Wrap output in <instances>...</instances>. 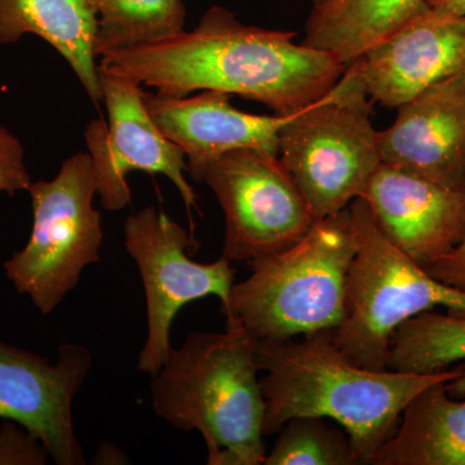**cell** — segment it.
I'll list each match as a JSON object with an SVG mask.
<instances>
[{
  "mask_svg": "<svg viewBox=\"0 0 465 465\" xmlns=\"http://www.w3.org/2000/svg\"><path fill=\"white\" fill-rule=\"evenodd\" d=\"M94 464H128L127 455L110 442H103L94 455Z\"/></svg>",
  "mask_w": 465,
  "mask_h": 465,
  "instance_id": "25",
  "label": "cell"
},
{
  "mask_svg": "<svg viewBox=\"0 0 465 465\" xmlns=\"http://www.w3.org/2000/svg\"><path fill=\"white\" fill-rule=\"evenodd\" d=\"M26 34L45 39L65 58L88 97L100 105L97 14L92 0H0V45L16 43Z\"/></svg>",
  "mask_w": 465,
  "mask_h": 465,
  "instance_id": "16",
  "label": "cell"
},
{
  "mask_svg": "<svg viewBox=\"0 0 465 465\" xmlns=\"http://www.w3.org/2000/svg\"><path fill=\"white\" fill-rule=\"evenodd\" d=\"M265 400L264 436L299 416L331 419L351 437L361 463L371 464L396 432L403 410L421 391L465 376V365L433 374L358 366L326 332L293 341H258Z\"/></svg>",
  "mask_w": 465,
  "mask_h": 465,
  "instance_id": "2",
  "label": "cell"
},
{
  "mask_svg": "<svg viewBox=\"0 0 465 465\" xmlns=\"http://www.w3.org/2000/svg\"><path fill=\"white\" fill-rule=\"evenodd\" d=\"M351 437L339 425L317 416H299L281 428L264 465H357Z\"/></svg>",
  "mask_w": 465,
  "mask_h": 465,
  "instance_id": "21",
  "label": "cell"
},
{
  "mask_svg": "<svg viewBox=\"0 0 465 465\" xmlns=\"http://www.w3.org/2000/svg\"><path fill=\"white\" fill-rule=\"evenodd\" d=\"M32 177L25 164L23 143L0 124V193L8 195L29 191Z\"/></svg>",
  "mask_w": 465,
  "mask_h": 465,
  "instance_id": "23",
  "label": "cell"
},
{
  "mask_svg": "<svg viewBox=\"0 0 465 465\" xmlns=\"http://www.w3.org/2000/svg\"><path fill=\"white\" fill-rule=\"evenodd\" d=\"M97 14L94 54L163 41L183 32V0H92Z\"/></svg>",
  "mask_w": 465,
  "mask_h": 465,
  "instance_id": "20",
  "label": "cell"
},
{
  "mask_svg": "<svg viewBox=\"0 0 465 465\" xmlns=\"http://www.w3.org/2000/svg\"><path fill=\"white\" fill-rule=\"evenodd\" d=\"M124 235L125 250L139 268L148 314V336L137 370L153 375L173 348L170 331L177 313L207 296H217L224 304L235 271L223 256L208 264L189 258L188 249L194 243L189 232L153 206L128 216Z\"/></svg>",
  "mask_w": 465,
  "mask_h": 465,
  "instance_id": "9",
  "label": "cell"
},
{
  "mask_svg": "<svg viewBox=\"0 0 465 465\" xmlns=\"http://www.w3.org/2000/svg\"><path fill=\"white\" fill-rule=\"evenodd\" d=\"M372 100L399 108L430 85L465 73V16L428 5L351 61Z\"/></svg>",
  "mask_w": 465,
  "mask_h": 465,
  "instance_id": "12",
  "label": "cell"
},
{
  "mask_svg": "<svg viewBox=\"0 0 465 465\" xmlns=\"http://www.w3.org/2000/svg\"><path fill=\"white\" fill-rule=\"evenodd\" d=\"M372 106L348 64L326 96L290 116L278 134V157L317 220L362 197L381 164Z\"/></svg>",
  "mask_w": 465,
  "mask_h": 465,
  "instance_id": "6",
  "label": "cell"
},
{
  "mask_svg": "<svg viewBox=\"0 0 465 465\" xmlns=\"http://www.w3.org/2000/svg\"><path fill=\"white\" fill-rule=\"evenodd\" d=\"M27 192L32 234L5 262V271L17 292L47 316L75 289L84 269L100 262L103 222L94 207L97 189L90 154L72 155L56 177L32 183Z\"/></svg>",
  "mask_w": 465,
  "mask_h": 465,
  "instance_id": "7",
  "label": "cell"
},
{
  "mask_svg": "<svg viewBox=\"0 0 465 465\" xmlns=\"http://www.w3.org/2000/svg\"><path fill=\"white\" fill-rule=\"evenodd\" d=\"M231 99L232 94L211 90L192 97L143 92L153 122L185 153L188 170L237 149L278 155V134L292 114H250L235 109Z\"/></svg>",
  "mask_w": 465,
  "mask_h": 465,
  "instance_id": "15",
  "label": "cell"
},
{
  "mask_svg": "<svg viewBox=\"0 0 465 465\" xmlns=\"http://www.w3.org/2000/svg\"><path fill=\"white\" fill-rule=\"evenodd\" d=\"M258 339L237 321L223 332H191L153 374L155 415L180 430H198L210 465L264 464L265 400Z\"/></svg>",
  "mask_w": 465,
  "mask_h": 465,
  "instance_id": "3",
  "label": "cell"
},
{
  "mask_svg": "<svg viewBox=\"0 0 465 465\" xmlns=\"http://www.w3.org/2000/svg\"><path fill=\"white\" fill-rule=\"evenodd\" d=\"M357 240L351 208L318 220L289 250L249 264L222 304L258 341L331 331L347 311L349 266Z\"/></svg>",
  "mask_w": 465,
  "mask_h": 465,
  "instance_id": "4",
  "label": "cell"
},
{
  "mask_svg": "<svg viewBox=\"0 0 465 465\" xmlns=\"http://www.w3.org/2000/svg\"><path fill=\"white\" fill-rule=\"evenodd\" d=\"M296 33L244 25L211 7L192 32L101 57L100 66L164 96L219 91L291 115L322 99L347 65L295 42Z\"/></svg>",
  "mask_w": 465,
  "mask_h": 465,
  "instance_id": "1",
  "label": "cell"
},
{
  "mask_svg": "<svg viewBox=\"0 0 465 465\" xmlns=\"http://www.w3.org/2000/svg\"><path fill=\"white\" fill-rule=\"evenodd\" d=\"M427 5L440 15L465 16V0H427Z\"/></svg>",
  "mask_w": 465,
  "mask_h": 465,
  "instance_id": "26",
  "label": "cell"
},
{
  "mask_svg": "<svg viewBox=\"0 0 465 465\" xmlns=\"http://www.w3.org/2000/svg\"><path fill=\"white\" fill-rule=\"evenodd\" d=\"M92 369L90 349L58 347L57 361L0 341V419L15 421L45 446L58 465L84 464L73 402Z\"/></svg>",
  "mask_w": 465,
  "mask_h": 465,
  "instance_id": "11",
  "label": "cell"
},
{
  "mask_svg": "<svg viewBox=\"0 0 465 465\" xmlns=\"http://www.w3.org/2000/svg\"><path fill=\"white\" fill-rule=\"evenodd\" d=\"M99 79L108 122L94 119L85 128L84 137L104 208L116 213L130 204L127 176L134 171L164 174L176 186L186 207L198 208L197 193L185 176V153L153 122L143 105L142 85L100 65Z\"/></svg>",
  "mask_w": 465,
  "mask_h": 465,
  "instance_id": "10",
  "label": "cell"
},
{
  "mask_svg": "<svg viewBox=\"0 0 465 465\" xmlns=\"http://www.w3.org/2000/svg\"><path fill=\"white\" fill-rule=\"evenodd\" d=\"M465 360V317L427 311L391 335L387 367L409 374H433ZM454 399L465 397V376L446 384Z\"/></svg>",
  "mask_w": 465,
  "mask_h": 465,
  "instance_id": "19",
  "label": "cell"
},
{
  "mask_svg": "<svg viewBox=\"0 0 465 465\" xmlns=\"http://www.w3.org/2000/svg\"><path fill=\"white\" fill-rule=\"evenodd\" d=\"M356 255L349 266L347 311L327 335L358 366L387 370L391 335L434 307L465 317V292L440 282L388 240L362 197L349 204Z\"/></svg>",
  "mask_w": 465,
  "mask_h": 465,
  "instance_id": "5",
  "label": "cell"
},
{
  "mask_svg": "<svg viewBox=\"0 0 465 465\" xmlns=\"http://www.w3.org/2000/svg\"><path fill=\"white\" fill-rule=\"evenodd\" d=\"M440 382L416 394L372 465H465V401Z\"/></svg>",
  "mask_w": 465,
  "mask_h": 465,
  "instance_id": "17",
  "label": "cell"
},
{
  "mask_svg": "<svg viewBox=\"0 0 465 465\" xmlns=\"http://www.w3.org/2000/svg\"><path fill=\"white\" fill-rule=\"evenodd\" d=\"M216 195L225 217L223 258L251 262L289 250L318 222L280 157L237 149L189 168Z\"/></svg>",
  "mask_w": 465,
  "mask_h": 465,
  "instance_id": "8",
  "label": "cell"
},
{
  "mask_svg": "<svg viewBox=\"0 0 465 465\" xmlns=\"http://www.w3.org/2000/svg\"><path fill=\"white\" fill-rule=\"evenodd\" d=\"M376 224L421 268L465 238V189H451L382 163L362 194Z\"/></svg>",
  "mask_w": 465,
  "mask_h": 465,
  "instance_id": "13",
  "label": "cell"
},
{
  "mask_svg": "<svg viewBox=\"0 0 465 465\" xmlns=\"http://www.w3.org/2000/svg\"><path fill=\"white\" fill-rule=\"evenodd\" d=\"M425 271L440 282L465 292V238Z\"/></svg>",
  "mask_w": 465,
  "mask_h": 465,
  "instance_id": "24",
  "label": "cell"
},
{
  "mask_svg": "<svg viewBox=\"0 0 465 465\" xmlns=\"http://www.w3.org/2000/svg\"><path fill=\"white\" fill-rule=\"evenodd\" d=\"M50 452L33 433L15 421L0 428V465H45Z\"/></svg>",
  "mask_w": 465,
  "mask_h": 465,
  "instance_id": "22",
  "label": "cell"
},
{
  "mask_svg": "<svg viewBox=\"0 0 465 465\" xmlns=\"http://www.w3.org/2000/svg\"><path fill=\"white\" fill-rule=\"evenodd\" d=\"M378 134L382 163L451 189H465V73L399 106Z\"/></svg>",
  "mask_w": 465,
  "mask_h": 465,
  "instance_id": "14",
  "label": "cell"
},
{
  "mask_svg": "<svg viewBox=\"0 0 465 465\" xmlns=\"http://www.w3.org/2000/svg\"><path fill=\"white\" fill-rule=\"evenodd\" d=\"M427 5V0H327L313 5L302 45L348 65Z\"/></svg>",
  "mask_w": 465,
  "mask_h": 465,
  "instance_id": "18",
  "label": "cell"
},
{
  "mask_svg": "<svg viewBox=\"0 0 465 465\" xmlns=\"http://www.w3.org/2000/svg\"><path fill=\"white\" fill-rule=\"evenodd\" d=\"M311 2L313 5H322V3L327 2V0H311Z\"/></svg>",
  "mask_w": 465,
  "mask_h": 465,
  "instance_id": "27",
  "label": "cell"
}]
</instances>
